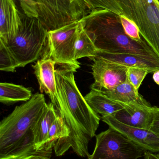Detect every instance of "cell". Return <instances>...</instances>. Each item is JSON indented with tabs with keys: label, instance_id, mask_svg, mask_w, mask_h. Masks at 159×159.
I'll return each mask as SVG.
<instances>
[{
	"label": "cell",
	"instance_id": "obj_1",
	"mask_svg": "<svg viewBox=\"0 0 159 159\" xmlns=\"http://www.w3.org/2000/svg\"><path fill=\"white\" fill-rule=\"evenodd\" d=\"M77 69L59 66L55 69L57 88L71 120L68 148L81 157H88L90 141L96 136L101 117L88 104L76 83Z\"/></svg>",
	"mask_w": 159,
	"mask_h": 159
},
{
	"label": "cell",
	"instance_id": "obj_2",
	"mask_svg": "<svg viewBox=\"0 0 159 159\" xmlns=\"http://www.w3.org/2000/svg\"><path fill=\"white\" fill-rule=\"evenodd\" d=\"M47 104L44 94L35 93L30 100L16 107L1 121L0 159H20L33 155L45 156L35 149L32 129Z\"/></svg>",
	"mask_w": 159,
	"mask_h": 159
},
{
	"label": "cell",
	"instance_id": "obj_3",
	"mask_svg": "<svg viewBox=\"0 0 159 159\" xmlns=\"http://www.w3.org/2000/svg\"><path fill=\"white\" fill-rule=\"evenodd\" d=\"M98 51L134 54L159 63V59L146 43L136 42L126 34L120 17L103 8L90 10L80 20Z\"/></svg>",
	"mask_w": 159,
	"mask_h": 159
},
{
	"label": "cell",
	"instance_id": "obj_4",
	"mask_svg": "<svg viewBox=\"0 0 159 159\" xmlns=\"http://www.w3.org/2000/svg\"><path fill=\"white\" fill-rule=\"evenodd\" d=\"M90 10L103 8L133 21L159 59V3L157 0H84Z\"/></svg>",
	"mask_w": 159,
	"mask_h": 159
},
{
	"label": "cell",
	"instance_id": "obj_5",
	"mask_svg": "<svg viewBox=\"0 0 159 159\" xmlns=\"http://www.w3.org/2000/svg\"><path fill=\"white\" fill-rule=\"evenodd\" d=\"M21 23L16 36L3 42L14 56L18 67L34 62L40 57L46 43L48 30L38 18L21 13Z\"/></svg>",
	"mask_w": 159,
	"mask_h": 159
},
{
	"label": "cell",
	"instance_id": "obj_6",
	"mask_svg": "<svg viewBox=\"0 0 159 159\" xmlns=\"http://www.w3.org/2000/svg\"><path fill=\"white\" fill-rule=\"evenodd\" d=\"M82 27L79 20L48 31L46 51L43 58L51 59L59 66L79 69L80 63L75 58V50Z\"/></svg>",
	"mask_w": 159,
	"mask_h": 159
},
{
	"label": "cell",
	"instance_id": "obj_7",
	"mask_svg": "<svg viewBox=\"0 0 159 159\" xmlns=\"http://www.w3.org/2000/svg\"><path fill=\"white\" fill-rule=\"evenodd\" d=\"M38 18L48 31L78 21L90 11L84 0H32Z\"/></svg>",
	"mask_w": 159,
	"mask_h": 159
},
{
	"label": "cell",
	"instance_id": "obj_8",
	"mask_svg": "<svg viewBox=\"0 0 159 159\" xmlns=\"http://www.w3.org/2000/svg\"><path fill=\"white\" fill-rule=\"evenodd\" d=\"M96 140L94 151L88 159H138L146 151L110 127L96 135Z\"/></svg>",
	"mask_w": 159,
	"mask_h": 159
},
{
	"label": "cell",
	"instance_id": "obj_9",
	"mask_svg": "<svg viewBox=\"0 0 159 159\" xmlns=\"http://www.w3.org/2000/svg\"><path fill=\"white\" fill-rule=\"evenodd\" d=\"M56 64V62L51 59L42 58L32 67L39 83L40 91L48 95L51 102L59 115L63 119L70 130L71 118L57 88L55 74Z\"/></svg>",
	"mask_w": 159,
	"mask_h": 159
},
{
	"label": "cell",
	"instance_id": "obj_10",
	"mask_svg": "<svg viewBox=\"0 0 159 159\" xmlns=\"http://www.w3.org/2000/svg\"><path fill=\"white\" fill-rule=\"evenodd\" d=\"M93 61L91 66L94 82L91 90L105 92L115 89L127 80L129 68L98 57L90 59Z\"/></svg>",
	"mask_w": 159,
	"mask_h": 159
},
{
	"label": "cell",
	"instance_id": "obj_11",
	"mask_svg": "<svg viewBox=\"0 0 159 159\" xmlns=\"http://www.w3.org/2000/svg\"><path fill=\"white\" fill-rule=\"evenodd\" d=\"M101 119L109 127L119 132L146 151L159 153V137L150 130L129 126L120 122L114 116Z\"/></svg>",
	"mask_w": 159,
	"mask_h": 159
},
{
	"label": "cell",
	"instance_id": "obj_12",
	"mask_svg": "<svg viewBox=\"0 0 159 159\" xmlns=\"http://www.w3.org/2000/svg\"><path fill=\"white\" fill-rule=\"evenodd\" d=\"M0 40L6 42L17 34L21 16L15 0H0Z\"/></svg>",
	"mask_w": 159,
	"mask_h": 159
},
{
	"label": "cell",
	"instance_id": "obj_13",
	"mask_svg": "<svg viewBox=\"0 0 159 159\" xmlns=\"http://www.w3.org/2000/svg\"><path fill=\"white\" fill-rule=\"evenodd\" d=\"M119 103L124 109L116 114L114 116L116 119L129 126L149 129L154 117V107Z\"/></svg>",
	"mask_w": 159,
	"mask_h": 159
},
{
	"label": "cell",
	"instance_id": "obj_14",
	"mask_svg": "<svg viewBox=\"0 0 159 159\" xmlns=\"http://www.w3.org/2000/svg\"><path fill=\"white\" fill-rule=\"evenodd\" d=\"M58 115L52 103L47 104L43 114L32 129L35 151L50 157L51 154L45 151V147L50 126Z\"/></svg>",
	"mask_w": 159,
	"mask_h": 159
},
{
	"label": "cell",
	"instance_id": "obj_15",
	"mask_svg": "<svg viewBox=\"0 0 159 159\" xmlns=\"http://www.w3.org/2000/svg\"><path fill=\"white\" fill-rule=\"evenodd\" d=\"M95 57H100L108 61L130 68L145 69L149 73H154L159 70V63L143 57L129 53H111L97 52Z\"/></svg>",
	"mask_w": 159,
	"mask_h": 159
},
{
	"label": "cell",
	"instance_id": "obj_16",
	"mask_svg": "<svg viewBox=\"0 0 159 159\" xmlns=\"http://www.w3.org/2000/svg\"><path fill=\"white\" fill-rule=\"evenodd\" d=\"M88 104L92 110L101 117L114 116L124 109L121 104L109 98L101 92L91 90L85 96Z\"/></svg>",
	"mask_w": 159,
	"mask_h": 159
},
{
	"label": "cell",
	"instance_id": "obj_17",
	"mask_svg": "<svg viewBox=\"0 0 159 159\" xmlns=\"http://www.w3.org/2000/svg\"><path fill=\"white\" fill-rule=\"evenodd\" d=\"M103 93L118 102L126 104L139 105L143 106H151L139 93V91L129 83L128 79L113 89Z\"/></svg>",
	"mask_w": 159,
	"mask_h": 159
},
{
	"label": "cell",
	"instance_id": "obj_18",
	"mask_svg": "<svg viewBox=\"0 0 159 159\" xmlns=\"http://www.w3.org/2000/svg\"><path fill=\"white\" fill-rule=\"evenodd\" d=\"M32 96L30 90L21 85L7 82L0 83V102L2 103L26 102Z\"/></svg>",
	"mask_w": 159,
	"mask_h": 159
},
{
	"label": "cell",
	"instance_id": "obj_19",
	"mask_svg": "<svg viewBox=\"0 0 159 159\" xmlns=\"http://www.w3.org/2000/svg\"><path fill=\"white\" fill-rule=\"evenodd\" d=\"M97 52L98 50L93 41L83 26L76 43L75 58L76 60L84 57L91 59L96 56Z\"/></svg>",
	"mask_w": 159,
	"mask_h": 159
},
{
	"label": "cell",
	"instance_id": "obj_20",
	"mask_svg": "<svg viewBox=\"0 0 159 159\" xmlns=\"http://www.w3.org/2000/svg\"><path fill=\"white\" fill-rule=\"evenodd\" d=\"M18 68L14 56L6 45L0 40V70L7 72H14Z\"/></svg>",
	"mask_w": 159,
	"mask_h": 159
},
{
	"label": "cell",
	"instance_id": "obj_21",
	"mask_svg": "<svg viewBox=\"0 0 159 159\" xmlns=\"http://www.w3.org/2000/svg\"><path fill=\"white\" fill-rule=\"evenodd\" d=\"M124 32L127 35L134 41L139 43L145 42L140 34L139 28L136 24L125 16H119Z\"/></svg>",
	"mask_w": 159,
	"mask_h": 159
},
{
	"label": "cell",
	"instance_id": "obj_22",
	"mask_svg": "<svg viewBox=\"0 0 159 159\" xmlns=\"http://www.w3.org/2000/svg\"><path fill=\"white\" fill-rule=\"evenodd\" d=\"M148 73V71L145 69L129 68L127 72V79L136 90L139 91L140 86Z\"/></svg>",
	"mask_w": 159,
	"mask_h": 159
},
{
	"label": "cell",
	"instance_id": "obj_23",
	"mask_svg": "<svg viewBox=\"0 0 159 159\" xmlns=\"http://www.w3.org/2000/svg\"><path fill=\"white\" fill-rule=\"evenodd\" d=\"M23 14L30 17H38L36 3L32 0H18Z\"/></svg>",
	"mask_w": 159,
	"mask_h": 159
},
{
	"label": "cell",
	"instance_id": "obj_24",
	"mask_svg": "<svg viewBox=\"0 0 159 159\" xmlns=\"http://www.w3.org/2000/svg\"><path fill=\"white\" fill-rule=\"evenodd\" d=\"M154 107V117L153 121L149 130L156 134L159 137V107Z\"/></svg>",
	"mask_w": 159,
	"mask_h": 159
},
{
	"label": "cell",
	"instance_id": "obj_25",
	"mask_svg": "<svg viewBox=\"0 0 159 159\" xmlns=\"http://www.w3.org/2000/svg\"><path fill=\"white\" fill-rule=\"evenodd\" d=\"M144 159H159V154H155L146 151L144 154Z\"/></svg>",
	"mask_w": 159,
	"mask_h": 159
},
{
	"label": "cell",
	"instance_id": "obj_26",
	"mask_svg": "<svg viewBox=\"0 0 159 159\" xmlns=\"http://www.w3.org/2000/svg\"><path fill=\"white\" fill-rule=\"evenodd\" d=\"M20 159H50V157L43 155H33L24 157Z\"/></svg>",
	"mask_w": 159,
	"mask_h": 159
},
{
	"label": "cell",
	"instance_id": "obj_27",
	"mask_svg": "<svg viewBox=\"0 0 159 159\" xmlns=\"http://www.w3.org/2000/svg\"><path fill=\"white\" fill-rule=\"evenodd\" d=\"M153 79L155 83L159 85V70L153 73Z\"/></svg>",
	"mask_w": 159,
	"mask_h": 159
},
{
	"label": "cell",
	"instance_id": "obj_28",
	"mask_svg": "<svg viewBox=\"0 0 159 159\" xmlns=\"http://www.w3.org/2000/svg\"><path fill=\"white\" fill-rule=\"evenodd\" d=\"M157 1L159 3V0H157Z\"/></svg>",
	"mask_w": 159,
	"mask_h": 159
}]
</instances>
